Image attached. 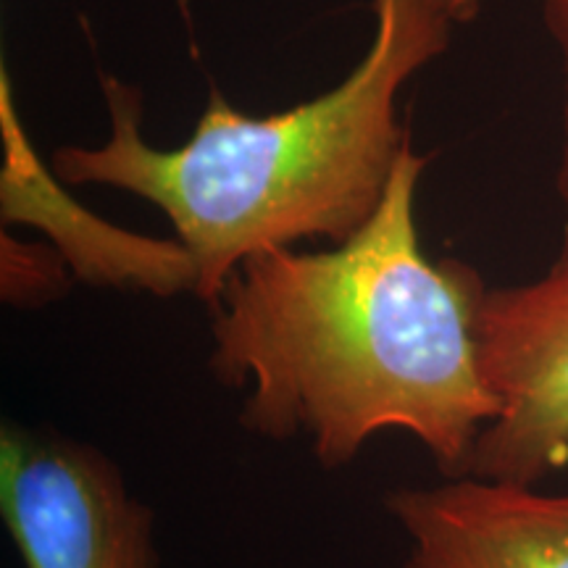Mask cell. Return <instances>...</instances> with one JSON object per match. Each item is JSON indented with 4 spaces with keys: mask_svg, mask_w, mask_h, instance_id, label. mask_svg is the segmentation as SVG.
I'll return each instance as SVG.
<instances>
[{
    "mask_svg": "<svg viewBox=\"0 0 568 568\" xmlns=\"http://www.w3.org/2000/svg\"><path fill=\"white\" fill-rule=\"evenodd\" d=\"M426 163L410 140L353 237L253 255L211 305L209 366L245 389L240 426L268 443L308 439L326 471L397 429L443 477H460L497 416L474 335L481 280L458 261L435 264L418 240Z\"/></svg>",
    "mask_w": 568,
    "mask_h": 568,
    "instance_id": "cell-1",
    "label": "cell"
},
{
    "mask_svg": "<svg viewBox=\"0 0 568 568\" xmlns=\"http://www.w3.org/2000/svg\"><path fill=\"white\" fill-rule=\"evenodd\" d=\"M364 59L335 88L287 111L251 116L211 88L193 134L155 148L142 134V95L103 74L109 138L63 145V184H98L153 203L197 266V301L216 303L253 255L305 240L345 243L374 216L410 130L397 101L447 51L453 21L429 0H372Z\"/></svg>",
    "mask_w": 568,
    "mask_h": 568,
    "instance_id": "cell-2",
    "label": "cell"
},
{
    "mask_svg": "<svg viewBox=\"0 0 568 568\" xmlns=\"http://www.w3.org/2000/svg\"><path fill=\"white\" fill-rule=\"evenodd\" d=\"M0 518L24 568H161L122 466L53 426L0 424Z\"/></svg>",
    "mask_w": 568,
    "mask_h": 568,
    "instance_id": "cell-3",
    "label": "cell"
},
{
    "mask_svg": "<svg viewBox=\"0 0 568 568\" xmlns=\"http://www.w3.org/2000/svg\"><path fill=\"white\" fill-rule=\"evenodd\" d=\"M474 335L497 416L464 474L537 485L568 466V226L537 280L481 284Z\"/></svg>",
    "mask_w": 568,
    "mask_h": 568,
    "instance_id": "cell-4",
    "label": "cell"
},
{
    "mask_svg": "<svg viewBox=\"0 0 568 568\" xmlns=\"http://www.w3.org/2000/svg\"><path fill=\"white\" fill-rule=\"evenodd\" d=\"M0 138L3 226L24 224L45 234L77 282L153 297L197 293V266L180 240L124 230L67 193L53 166L34 151L6 67L0 69Z\"/></svg>",
    "mask_w": 568,
    "mask_h": 568,
    "instance_id": "cell-5",
    "label": "cell"
},
{
    "mask_svg": "<svg viewBox=\"0 0 568 568\" xmlns=\"http://www.w3.org/2000/svg\"><path fill=\"white\" fill-rule=\"evenodd\" d=\"M385 510L408 539L400 568H568V489L460 474L397 487Z\"/></svg>",
    "mask_w": 568,
    "mask_h": 568,
    "instance_id": "cell-6",
    "label": "cell"
},
{
    "mask_svg": "<svg viewBox=\"0 0 568 568\" xmlns=\"http://www.w3.org/2000/svg\"><path fill=\"white\" fill-rule=\"evenodd\" d=\"M63 255L48 243L21 240L3 226L0 232V297L21 311L61 301L74 284Z\"/></svg>",
    "mask_w": 568,
    "mask_h": 568,
    "instance_id": "cell-7",
    "label": "cell"
},
{
    "mask_svg": "<svg viewBox=\"0 0 568 568\" xmlns=\"http://www.w3.org/2000/svg\"><path fill=\"white\" fill-rule=\"evenodd\" d=\"M542 17L552 42L564 55V67L568 69V0H542Z\"/></svg>",
    "mask_w": 568,
    "mask_h": 568,
    "instance_id": "cell-8",
    "label": "cell"
},
{
    "mask_svg": "<svg viewBox=\"0 0 568 568\" xmlns=\"http://www.w3.org/2000/svg\"><path fill=\"white\" fill-rule=\"evenodd\" d=\"M558 197L566 211V226H568V69H566V95H564V134H560V159H558Z\"/></svg>",
    "mask_w": 568,
    "mask_h": 568,
    "instance_id": "cell-9",
    "label": "cell"
},
{
    "mask_svg": "<svg viewBox=\"0 0 568 568\" xmlns=\"http://www.w3.org/2000/svg\"><path fill=\"white\" fill-rule=\"evenodd\" d=\"M437 11H443L453 24H468V21L477 19L481 9V0H429Z\"/></svg>",
    "mask_w": 568,
    "mask_h": 568,
    "instance_id": "cell-10",
    "label": "cell"
}]
</instances>
